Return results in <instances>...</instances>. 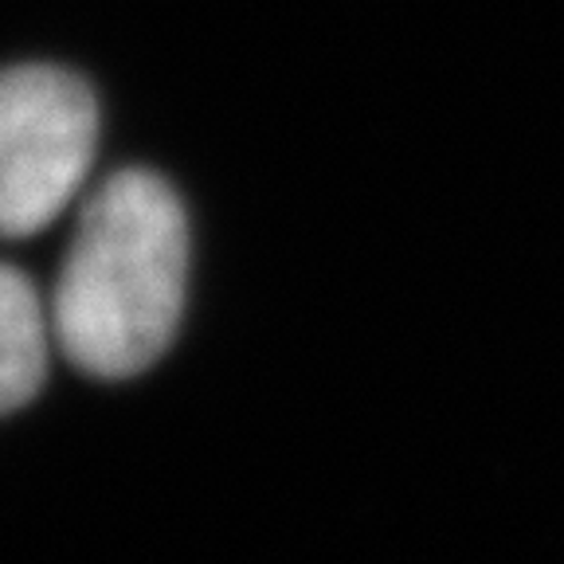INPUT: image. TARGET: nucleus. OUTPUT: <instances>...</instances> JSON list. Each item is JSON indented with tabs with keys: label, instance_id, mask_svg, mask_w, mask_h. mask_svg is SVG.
<instances>
[{
	"label": "nucleus",
	"instance_id": "f257e3e1",
	"mask_svg": "<svg viewBox=\"0 0 564 564\" xmlns=\"http://www.w3.org/2000/svg\"><path fill=\"white\" fill-rule=\"evenodd\" d=\"M188 282V220L150 169H118L87 196L52 291V337L70 365L126 380L169 349Z\"/></svg>",
	"mask_w": 564,
	"mask_h": 564
},
{
	"label": "nucleus",
	"instance_id": "f03ea898",
	"mask_svg": "<svg viewBox=\"0 0 564 564\" xmlns=\"http://www.w3.org/2000/svg\"><path fill=\"white\" fill-rule=\"evenodd\" d=\"M98 145V98L47 63L0 70V239H28L83 188Z\"/></svg>",
	"mask_w": 564,
	"mask_h": 564
},
{
	"label": "nucleus",
	"instance_id": "7ed1b4c3",
	"mask_svg": "<svg viewBox=\"0 0 564 564\" xmlns=\"http://www.w3.org/2000/svg\"><path fill=\"white\" fill-rule=\"evenodd\" d=\"M52 314L20 271L0 263V415L17 412L44 388Z\"/></svg>",
	"mask_w": 564,
	"mask_h": 564
}]
</instances>
